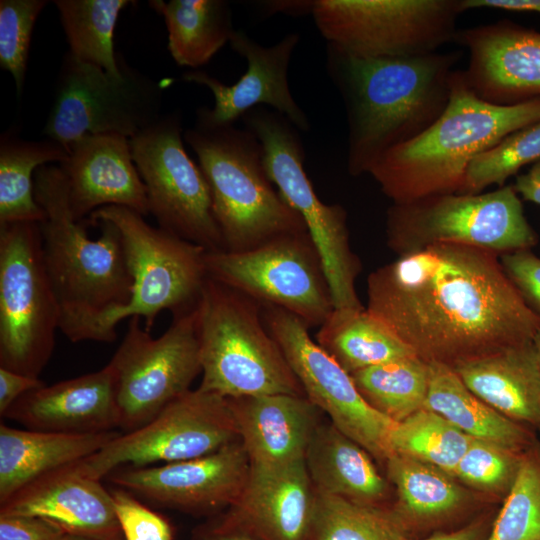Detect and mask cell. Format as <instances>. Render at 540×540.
Segmentation results:
<instances>
[{"label": "cell", "mask_w": 540, "mask_h": 540, "mask_svg": "<svg viewBox=\"0 0 540 540\" xmlns=\"http://www.w3.org/2000/svg\"><path fill=\"white\" fill-rule=\"evenodd\" d=\"M366 310L423 361L453 367L530 342L540 316L498 254L456 243L406 252L367 280Z\"/></svg>", "instance_id": "6da1fadb"}, {"label": "cell", "mask_w": 540, "mask_h": 540, "mask_svg": "<svg viewBox=\"0 0 540 540\" xmlns=\"http://www.w3.org/2000/svg\"><path fill=\"white\" fill-rule=\"evenodd\" d=\"M457 53L359 58L327 45V70L345 104L347 168L370 172L391 149L422 134L450 99Z\"/></svg>", "instance_id": "7a4b0ae2"}, {"label": "cell", "mask_w": 540, "mask_h": 540, "mask_svg": "<svg viewBox=\"0 0 540 540\" xmlns=\"http://www.w3.org/2000/svg\"><path fill=\"white\" fill-rule=\"evenodd\" d=\"M34 195L45 217L39 222L42 258L59 308V330L73 343L98 342L100 323L125 307L133 280L121 235L108 221L92 239L83 220L72 215L59 165L34 175Z\"/></svg>", "instance_id": "3957f363"}, {"label": "cell", "mask_w": 540, "mask_h": 540, "mask_svg": "<svg viewBox=\"0 0 540 540\" xmlns=\"http://www.w3.org/2000/svg\"><path fill=\"white\" fill-rule=\"evenodd\" d=\"M539 120L540 101L490 104L469 88L462 70H454L441 116L418 137L384 154L369 174L393 204L458 193L477 155Z\"/></svg>", "instance_id": "277c9868"}, {"label": "cell", "mask_w": 540, "mask_h": 540, "mask_svg": "<svg viewBox=\"0 0 540 540\" xmlns=\"http://www.w3.org/2000/svg\"><path fill=\"white\" fill-rule=\"evenodd\" d=\"M184 140L209 184L225 250L244 251L284 234L307 231L269 179L262 147L247 129L196 119Z\"/></svg>", "instance_id": "5b68a950"}, {"label": "cell", "mask_w": 540, "mask_h": 540, "mask_svg": "<svg viewBox=\"0 0 540 540\" xmlns=\"http://www.w3.org/2000/svg\"><path fill=\"white\" fill-rule=\"evenodd\" d=\"M196 316L200 389L227 399L270 394L305 396L264 322L259 302L208 277Z\"/></svg>", "instance_id": "8992f818"}, {"label": "cell", "mask_w": 540, "mask_h": 540, "mask_svg": "<svg viewBox=\"0 0 540 540\" xmlns=\"http://www.w3.org/2000/svg\"><path fill=\"white\" fill-rule=\"evenodd\" d=\"M89 217L94 223L108 221L117 227L133 280L129 303L100 323L98 342L112 343L125 318H142L150 332L160 312L176 316L196 307L208 278L206 249L150 225L126 207L106 206Z\"/></svg>", "instance_id": "52a82bcc"}, {"label": "cell", "mask_w": 540, "mask_h": 540, "mask_svg": "<svg viewBox=\"0 0 540 540\" xmlns=\"http://www.w3.org/2000/svg\"><path fill=\"white\" fill-rule=\"evenodd\" d=\"M242 119L262 147L269 179L306 226L319 253L334 309H364L355 289L361 267L350 246L346 211L339 204L323 203L315 193L304 169L299 130L264 107L250 110Z\"/></svg>", "instance_id": "ba28073f"}, {"label": "cell", "mask_w": 540, "mask_h": 540, "mask_svg": "<svg viewBox=\"0 0 540 540\" xmlns=\"http://www.w3.org/2000/svg\"><path fill=\"white\" fill-rule=\"evenodd\" d=\"M386 225L388 245L399 255L436 243L463 244L497 254L527 250L537 243L513 186L393 204Z\"/></svg>", "instance_id": "9c48e42d"}, {"label": "cell", "mask_w": 540, "mask_h": 540, "mask_svg": "<svg viewBox=\"0 0 540 540\" xmlns=\"http://www.w3.org/2000/svg\"><path fill=\"white\" fill-rule=\"evenodd\" d=\"M59 308L42 258L39 222L0 224V367L39 378Z\"/></svg>", "instance_id": "30bf717a"}, {"label": "cell", "mask_w": 540, "mask_h": 540, "mask_svg": "<svg viewBox=\"0 0 540 540\" xmlns=\"http://www.w3.org/2000/svg\"><path fill=\"white\" fill-rule=\"evenodd\" d=\"M461 0H315L312 16L327 45L359 58L438 52L454 41Z\"/></svg>", "instance_id": "8fae6325"}, {"label": "cell", "mask_w": 540, "mask_h": 540, "mask_svg": "<svg viewBox=\"0 0 540 540\" xmlns=\"http://www.w3.org/2000/svg\"><path fill=\"white\" fill-rule=\"evenodd\" d=\"M122 73L112 75L67 52L43 135L70 147L85 135L114 133L129 139L157 121L162 89L121 59Z\"/></svg>", "instance_id": "7c38bea8"}, {"label": "cell", "mask_w": 540, "mask_h": 540, "mask_svg": "<svg viewBox=\"0 0 540 540\" xmlns=\"http://www.w3.org/2000/svg\"><path fill=\"white\" fill-rule=\"evenodd\" d=\"M208 277L259 302L282 308L309 328L334 309L319 253L307 231L273 238L244 251H206Z\"/></svg>", "instance_id": "4fadbf2b"}, {"label": "cell", "mask_w": 540, "mask_h": 540, "mask_svg": "<svg viewBox=\"0 0 540 540\" xmlns=\"http://www.w3.org/2000/svg\"><path fill=\"white\" fill-rule=\"evenodd\" d=\"M182 116L161 115L130 138L132 157L158 227L206 251L225 250L209 184L184 147Z\"/></svg>", "instance_id": "5bb4252c"}, {"label": "cell", "mask_w": 540, "mask_h": 540, "mask_svg": "<svg viewBox=\"0 0 540 540\" xmlns=\"http://www.w3.org/2000/svg\"><path fill=\"white\" fill-rule=\"evenodd\" d=\"M129 319L126 334L110 360L123 432L135 430L188 392L201 373L196 307L173 316L169 328L153 338Z\"/></svg>", "instance_id": "9a60e30c"}, {"label": "cell", "mask_w": 540, "mask_h": 540, "mask_svg": "<svg viewBox=\"0 0 540 540\" xmlns=\"http://www.w3.org/2000/svg\"><path fill=\"white\" fill-rule=\"evenodd\" d=\"M239 439L229 400L199 387L189 390L145 425L119 433L95 454L74 463L102 480L121 467H146L210 454Z\"/></svg>", "instance_id": "2e32d148"}, {"label": "cell", "mask_w": 540, "mask_h": 540, "mask_svg": "<svg viewBox=\"0 0 540 540\" xmlns=\"http://www.w3.org/2000/svg\"><path fill=\"white\" fill-rule=\"evenodd\" d=\"M261 306L264 322L305 396L335 427L385 466L392 454L389 438L396 423L364 400L351 375L311 339L302 320L282 308Z\"/></svg>", "instance_id": "e0dca14e"}, {"label": "cell", "mask_w": 540, "mask_h": 540, "mask_svg": "<svg viewBox=\"0 0 540 540\" xmlns=\"http://www.w3.org/2000/svg\"><path fill=\"white\" fill-rule=\"evenodd\" d=\"M249 471L248 455L237 439L198 458L146 467H121L104 479L160 507L212 514L234 504Z\"/></svg>", "instance_id": "ac0fdd59"}, {"label": "cell", "mask_w": 540, "mask_h": 540, "mask_svg": "<svg viewBox=\"0 0 540 540\" xmlns=\"http://www.w3.org/2000/svg\"><path fill=\"white\" fill-rule=\"evenodd\" d=\"M300 35L290 33L265 47L242 30H235L232 49L246 59L247 70L234 84L227 85L202 70L187 71L182 79L205 86L214 97L211 109L197 110L196 119L212 125H232L250 110L266 105L288 119L299 131L308 132V117L294 100L288 83V67Z\"/></svg>", "instance_id": "d6986e66"}, {"label": "cell", "mask_w": 540, "mask_h": 540, "mask_svg": "<svg viewBox=\"0 0 540 540\" xmlns=\"http://www.w3.org/2000/svg\"><path fill=\"white\" fill-rule=\"evenodd\" d=\"M454 42L468 50L463 75L480 99L498 106L540 101V32L501 19L458 30Z\"/></svg>", "instance_id": "ffe728a7"}, {"label": "cell", "mask_w": 540, "mask_h": 540, "mask_svg": "<svg viewBox=\"0 0 540 540\" xmlns=\"http://www.w3.org/2000/svg\"><path fill=\"white\" fill-rule=\"evenodd\" d=\"M69 205L81 221L106 206H122L149 215L145 185L132 157L130 139L114 133L85 135L59 164Z\"/></svg>", "instance_id": "44dd1931"}, {"label": "cell", "mask_w": 540, "mask_h": 540, "mask_svg": "<svg viewBox=\"0 0 540 540\" xmlns=\"http://www.w3.org/2000/svg\"><path fill=\"white\" fill-rule=\"evenodd\" d=\"M314 500L305 461L250 465L241 495L219 518L256 540H310Z\"/></svg>", "instance_id": "7402d4cb"}, {"label": "cell", "mask_w": 540, "mask_h": 540, "mask_svg": "<svg viewBox=\"0 0 540 540\" xmlns=\"http://www.w3.org/2000/svg\"><path fill=\"white\" fill-rule=\"evenodd\" d=\"M0 515L43 518L70 535L105 540L122 536L110 490L74 464L19 489L0 503Z\"/></svg>", "instance_id": "603a6c76"}, {"label": "cell", "mask_w": 540, "mask_h": 540, "mask_svg": "<svg viewBox=\"0 0 540 540\" xmlns=\"http://www.w3.org/2000/svg\"><path fill=\"white\" fill-rule=\"evenodd\" d=\"M26 429L92 434L120 428L113 367L46 384L19 398L2 416Z\"/></svg>", "instance_id": "cb8c5ba5"}, {"label": "cell", "mask_w": 540, "mask_h": 540, "mask_svg": "<svg viewBox=\"0 0 540 540\" xmlns=\"http://www.w3.org/2000/svg\"><path fill=\"white\" fill-rule=\"evenodd\" d=\"M384 467L396 492L390 507L407 538L457 529L485 510L473 491L434 465L391 454Z\"/></svg>", "instance_id": "d4e9b609"}, {"label": "cell", "mask_w": 540, "mask_h": 540, "mask_svg": "<svg viewBox=\"0 0 540 540\" xmlns=\"http://www.w3.org/2000/svg\"><path fill=\"white\" fill-rule=\"evenodd\" d=\"M228 400L251 466L305 461L322 412L306 396L270 394Z\"/></svg>", "instance_id": "484cf974"}, {"label": "cell", "mask_w": 540, "mask_h": 540, "mask_svg": "<svg viewBox=\"0 0 540 540\" xmlns=\"http://www.w3.org/2000/svg\"><path fill=\"white\" fill-rule=\"evenodd\" d=\"M452 369L494 410L525 426L540 428V367L532 341L459 362Z\"/></svg>", "instance_id": "4316f807"}, {"label": "cell", "mask_w": 540, "mask_h": 540, "mask_svg": "<svg viewBox=\"0 0 540 540\" xmlns=\"http://www.w3.org/2000/svg\"><path fill=\"white\" fill-rule=\"evenodd\" d=\"M314 490L368 506H390V482L374 458L330 421L316 427L305 454Z\"/></svg>", "instance_id": "83f0119b"}, {"label": "cell", "mask_w": 540, "mask_h": 540, "mask_svg": "<svg viewBox=\"0 0 540 540\" xmlns=\"http://www.w3.org/2000/svg\"><path fill=\"white\" fill-rule=\"evenodd\" d=\"M120 432L66 434L0 424V503L37 478L77 463Z\"/></svg>", "instance_id": "f1b7e54d"}, {"label": "cell", "mask_w": 540, "mask_h": 540, "mask_svg": "<svg viewBox=\"0 0 540 540\" xmlns=\"http://www.w3.org/2000/svg\"><path fill=\"white\" fill-rule=\"evenodd\" d=\"M423 408L431 410L473 439L525 453L539 441L528 426L515 422L473 394L452 367L429 362Z\"/></svg>", "instance_id": "f546056e"}, {"label": "cell", "mask_w": 540, "mask_h": 540, "mask_svg": "<svg viewBox=\"0 0 540 540\" xmlns=\"http://www.w3.org/2000/svg\"><path fill=\"white\" fill-rule=\"evenodd\" d=\"M168 31V50L179 65L207 64L234 33L230 5L223 0H151Z\"/></svg>", "instance_id": "4dcf8cb0"}, {"label": "cell", "mask_w": 540, "mask_h": 540, "mask_svg": "<svg viewBox=\"0 0 540 540\" xmlns=\"http://www.w3.org/2000/svg\"><path fill=\"white\" fill-rule=\"evenodd\" d=\"M316 341L349 374L416 356L366 308L333 309L319 327Z\"/></svg>", "instance_id": "1f68e13d"}, {"label": "cell", "mask_w": 540, "mask_h": 540, "mask_svg": "<svg viewBox=\"0 0 540 540\" xmlns=\"http://www.w3.org/2000/svg\"><path fill=\"white\" fill-rule=\"evenodd\" d=\"M68 152L57 142L25 140L11 131L0 138V224L41 222L45 214L34 195L38 168L62 163Z\"/></svg>", "instance_id": "d6a6232c"}, {"label": "cell", "mask_w": 540, "mask_h": 540, "mask_svg": "<svg viewBox=\"0 0 540 540\" xmlns=\"http://www.w3.org/2000/svg\"><path fill=\"white\" fill-rule=\"evenodd\" d=\"M69 50L77 60L119 76L121 59L114 49V30L128 0H55Z\"/></svg>", "instance_id": "836d02e7"}, {"label": "cell", "mask_w": 540, "mask_h": 540, "mask_svg": "<svg viewBox=\"0 0 540 540\" xmlns=\"http://www.w3.org/2000/svg\"><path fill=\"white\" fill-rule=\"evenodd\" d=\"M350 375L364 400L395 423L424 406L429 367L417 356L367 367Z\"/></svg>", "instance_id": "e575fe53"}, {"label": "cell", "mask_w": 540, "mask_h": 540, "mask_svg": "<svg viewBox=\"0 0 540 540\" xmlns=\"http://www.w3.org/2000/svg\"><path fill=\"white\" fill-rule=\"evenodd\" d=\"M390 506L362 505L315 491L310 540H405Z\"/></svg>", "instance_id": "d590c367"}, {"label": "cell", "mask_w": 540, "mask_h": 540, "mask_svg": "<svg viewBox=\"0 0 540 540\" xmlns=\"http://www.w3.org/2000/svg\"><path fill=\"white\" fill-rule=\"evenodd\" d=\"M471 439L439 414L421 408L396 423L389 445L392 454L434 465L453 476Z\"/></svg>", "instance_id": "8d00e7d4"}, {"label": "cell", "mask_w": 540, "mask_h": 540, "mask_svg": "<svg viewBox=\"0 0 540 540\" xmlns=\"http://www.w3.org/2000/svg\"><path fill=\"white\" fill-rule=\"evenodd\" d=\"M540 160V120L513 131L477 155L469 164L457 194H480L505 181L527 164Z\"/></svg>", "instance_id": "74e56055"}, {"label": "cell", "mask_w": 540, "mask_h": 540, "mask_svg": "<svg viewBox=\"0 0 540 540\" xmlns=\"http://www.w3.org/2000/svg\"><path fill=\"white\" fill-rule=\"evenodd\" d=\"M486 540H540V442L524 454Z\"/></svg>", "instance_id": "f35d334b"}, {"label": "cell", "mask_w": 540, "mask_h": 540, "mask_svg": "<svg viewBox=\"0 0 540 540\" xmlns=\"http://www.w3.org/2000/svg\"><path fill=\"white\" fill-rule=\"evenodd\" d=\"M525 453L472 438L453 476L471 491L485 495L486 500L503 501L516 481Z\"/></svg>", "instance_id": "ab89813d"}, {"label": "cell", "mask_w": 540, "mask_h": 540, "mask_svg": "<svg viewBox=\"0 0 540 540\" xmlns=\"http://www.w3.org/2000/svg\"><path fill=\"white\" fill-rule=\"evenodd\" d=\"M46 0L0 1V66L9 72L18 95L22 93L32 31Z\"/></svg>", "instance_id": "60d3db41"}, {"label": "cell", "mask_w": 540, "mask_h": 540, "mask_svg": "<svg viewBox=\"0 0 540 540\" xmlns=\"http://www.w3.org/2000/svg\"><path fill=\"white\" fill-rule=\"evenodd\" d=\"M109 490L124 540H173L172 526L165 517L126 489Z\"/></svg>", "instance_id": "b9f144b4"}, {"label": "cell", "mask_w": 540, "mask_h": 540, "mask_svg": "<svg viewBox=\"0 0 540 540\" xmlns=\"http://www.w3.org/2000/svg\"><path fill=\"white\" fill-rule=\"evenodd\" d=\"M500 262L523 300L540 316V258L527 249L504 253Z\"/></svg>", "instance_id": "7bdbcfd3"}, {"label": "cell", "mask_w": 540, "mask_h": 540, "mask_svg": "<svg viewBox=\"0 0 540 540\" xmlns=\"http://www.w3.org/2000/svg\"><path fill=\"white\" fill-rule=\"evenodd\" d=\"M67 533L39 517L0 515V540H65Z\"/></svg>", "instance_id": "ee69618b"}, {"label": "cell", "mask_w": 540, "mask_h": 540, "mask_svg": "<svg viewBox=\"0 0 540 540\" xmlns=\"http://www.w3.org/2000/svg\"><path fill=\"white\" fill-rule=\"evenodd\" d=\"M45 383L36 377L27 376L0 367V415L28 392L44 386Z\"/></svg>", "instance_id": "f6af8a7d"}, {"label": "cell", "mask_w": 540, "mask_h": 540, "mask_svg": "<svg viewBox=\"0 0 540 540\" xmlns=\"http://www.w3.org/2000/svg\"><path fill=\"white\" fill-rule=\"evenodd\" d=\"M497 511L485 509L465 525L450 531L436 532L423 538L405 540H486Z\"/></svg>", "instance_id": "bcb514c9"}, {"label": "cell", "mask_w": 540, "mask_h": 540, "mask_svg": "<svg viewBox=\"0 0 540 540\" xmlns=\"http://www.w3.org/2000/svg\"><path fill=\"white\" fill-rule=\"evenodd\" d=\"M190 540H256L220 518L198 527Z\"/></svg>", "instance_id": "7dc6e473"}, {"label": "cell", "mask_w": 540, "mask_h": 540, "mask_svg": "<svg viewBox=\"0 0 540 540\" xmlns=\"http://www.w3.org/2000/svg\"><path fill=\"white\" fill-rule=\"evenodd\" d=\"M463 12L475 8H491L512 12L540 13V0H461Z\"/></svg>", "instance_id": "c3c4849f"}, {"label": "cell", "mask_w": 540, "mask_h": 540, "mask_svg": "<svg viewBox=\"0 0 540 540\" xmlns=\"http://www.w3.org/2000/svg\"><path fill=\"white\" fill-rule=\"evenodd\" d=\"M513 187L524 200L540 206V160L527 173L518 175Z\"/></svg>", "instance_id": "681fc988"}, {"label": "cell", "mask_w": 540, "mask_h": 540, "mask_svg": "<svg viewBox=\"0 0 540 540\" xmlns=\"http://www.w3.org/2000/svg\"><path fill=\"white\" fill-rule=\"evenodd\" d=\"M315 0H283L261 2L268 14L282 13L291 16L312 14Z\"/></svg>", "instance_id": "f907efd6"}, {"label": "cell", "mask_w": 540, "mask_h": 540, "mask_svg": "<svg viewBox=\"0 0 540 540\" xmlns=\"http://www.w3.org/2000/svg\"><path fill=\"white\" fill-rule=\"evenodd\" d=\"M532 342L535 348V352H536L539 367H540V326L538 327L536 333L534 334Z\"/></svg>", "instance_id": "816d5d0a"}, {"label": "cell", "mask_w": 540, "mask_h": 540, "mask_svg": "<svg viewBox=\"0 0 540 540\" xmlns=\"http://www.w3.org/2000/svg\"><path fill=\"white\" fill-rule=\"evenodd\" d=\"M65 540H105V539H95V538H88V537L67 534ZM108 540H124V537L122 535L120 537H117L114 539H108Z\"/></svg>", "instance_id": "f5cc1de1"}, {"label": "cell", "mask_w": 540, "mask_h": 540, "mask_svg": "<svg viewBox=\"0 0 540 540\" xmlns=\"http://www.w3.org/2000/svg\"><path fill=\"white\" fill-rule=\"evenodd\" d=\"M539 430H540V428H539Z\"/></svg>", "instance_id": "db71d44e"}]
</instances>
